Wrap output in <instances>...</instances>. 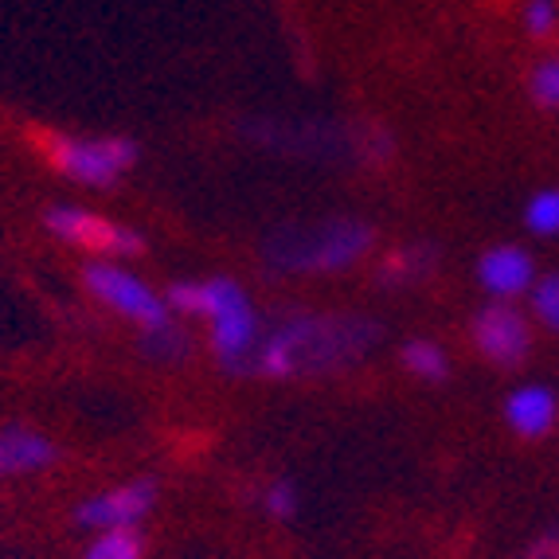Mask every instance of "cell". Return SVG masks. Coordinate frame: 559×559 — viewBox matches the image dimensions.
Returning <instances> with one entry per match:
<instances>
[{
  "instance_id": "5b68a950",
  "label": "cell",
  "mask_w": 559,
  "mask_h": 559,
  "mask_svg": "<svg viewBox=\"0 0 559 559\" xmlns=\"http://www.w3.org/2000/svg\"><path fill=\"white\" fill-rule=\"evenodd\" d=\"M138 141L130 138H51L47 145L51 168L83 188L118 185L138 165Z\"/></svg>"
},
{
  "instance_id": "52a82bcc",
  "label": "cell",
  "mask_w": 559,
  "mask_h": 559,
  "mask_svg": "<svg viewBox=\"0 0 559 559\" xmlns=\"http://www.w3.org/2000/svg\"><path fill=\"white\" fill-rule=\"evenodd\" d=\"M474 348L497 368H521L532 353V321L513 301H489L469 321Z\"/></svg>"
},
{
  "instance_id": "277c9868",
  "label": "cell",
  "mask_w": 559,
  "mask_h": 559,
  "mask_svg": "<svg viewBox=\"0 0 559 559\" xmlns=\"http://www.w3.org/2000/svg\"><path fill=\"white\" fill-rule=\"evenodd\" d=\"M83 286L94 301H103L110 313H118V318H126L130 325H138L141 333H157V329L177 325V313L168 309L165 294H157L145 278L126 271L118 259L86 262Z\"/></svg>"
},
{
  "instance_id": "8fae6325",
  "label": "cell",
  "mask_w": 559,
  "mask_h": 559,
  "mask_svg": "<svg viewBox=\"0 0 559 559\" xmlns=\"http://www.w3.org/2000/svg\"><path fill=\"white\" fill-rule=\"evenodd\" d=\"M559 403L548 388L540 383H524L516 388L509 400H504V423L521 435V439H544L551 427H556Z\"/></svg>"
},
{
  "instance_id": "ac0fdd59",
  "label": "cell",
  "mask_w": 559,
  "mask_h": 559,
  "mask_svg": "<svg viewBox=\"0 0 559 559\" xmlns=\"http://www.w3.org/2000/svg\"><path fill=\"white\" fill-rule=\"evenodd\" d=\"M262 509H266V516H274V521H294V513H298V485L289 481V477L271 481L262 489Z\"/></svg>"
},
{
  "instance_id": "ffe728a7",
  "label": "cell",
  "mask_w": 559,
  "mask_h": 559,
  "mask_svg": "<svg viewBox=\"0 0 559 559\" xmlns=\"http://www.w3.org/2000/svg\"><path fill=\"white\" fill-rule=\"evenodd\" d=\"M521 20H524V32H528V36L544 39L559 28V4L556 0H528Z\"/></svg>"
},
{
  "instance_id": "3957f363",
  "label": "cell",
  "mask_w": 559,
  "mask_h": 559,
  "mask_svg": "<svg viewBox=\"0 0 559 559\" xmlns=\"http://www.w3.org/2000/svg\"><path fill=\"white\" fill-rule=\"evenodd\" d=\"M376 231L353 215H333L325 224L282 227L266 242V266L282 274H341L353 271L372 251Z\"/></svg>"
},
{
  "instance_id": "9c48e42d",
  "label": "cell",
  "mask_w": 559,
  "mask_h": 559,
  "mask_svg": "<svg viewBox=\"0 0 559 559\" xmlns=\"http://www.w3.org/2000/svg\"><path fill=\"white\" fill-rule=\"evenodd\" d=\"M477 282L493 301H516L536 286V262L513 242H501L477 259Z\"/></svg>"
},
{
  "instance_id": "2e32d148",
  "label": "cell",
  "mask_w": 559,
  "mask_h": 559,
  "mask_svg": "<svg viewBox=\"0 0 559 559\" xmlns=\"http://www.w3.org/2000/svg\"><path fill=\"white\" fill-rule=\"evenodd\" d=\"M532 301V318L540 321L548 333L559 336V274H548V278H536L528 294Z\"/></svg>"
},
{
  "instance_id": "4fadbf2b",
  "label": "cell",
  "mask_w": 559,
  "mask_h": 559,
  "mask_svg": "<svg viewBox=\"0 0 559 559\" xmlns=\"http://www.w3.org/2000/svg\"><path fill=\"white\" fill-rule=\"evenodd\" d=\"M83 559H145V536L138 528L94 532L83 548Z\"/></svg>"
},
{
  "instance_id": "6da1fadb",
  "label": "cell",
  "mask_w": 559,
  "mask_h": 559,
  "mask_svg": "<svg viewBox=\"0 0 559 559\" xmlns=\"http://www.w3.org/2000/svg\"><path fill=\"white\" fill-rule=\"evenodd\" d=\"M380 329L364 318H318V313H294L278 321L271 333H262L254 372L271 380H294L301 372H329L336 364L356 360L372 348Z\"/></svg>"
},
{
  "instance_id": "30bf717a",
  "label": "cell",
  "mask_w": 559,
  "mask_h": 559,
  "mask_svg": "<svg viewBox=\"0 0 559 559\" xmlns=\"http://www.w3.org/2000/svg\"><path fill=\"white\" fill-rule=\"evenodd\" d=\"M56 462H59V447L39 427H28V423L0 427V481L44 474Z\"/></svg>"
},
{
  "instance_id": "8992f818",
  "label": "cell",
  "mask_w": 559,
  "mask_h": 559,
  "mask_svg": "<svg viewBox=\"0 0 559 559\" xmlns=\"http://www.w3.org/2000/svg\"><path fill=\"white\" fill-rule=\"evenodd\" d=\"M44 227L67 247L91 251L98 259H138L145 254V235L138 227L114 224L110 215L79 204H56L44 212Z\"/></svg>"
},
{
  "instance_id": "e0dca14e",
  "label": "cell",
  "mask_w": 559,
  "mask_h": 559,
  "mask_svg": "<svg viewBox=\"0 0 559 559\" xmlns=\"http://www.w3.org/2000/svg\"><path fill=\"white\" fill-rule=\"evenodd\" d=\"M528 91L540 106L559 110V56H548V59H540V63L532 67Z\"/></svg>"
},
{
  "instance_id": "44dd1931",
  "label": "cell",
  "mask_w": 559,
  "mask_h": 559,
  "mask_svg": "<svg viewBox=\"0 0 559 559\" xmlns=\"http://www.w3.org/2000/svg\"><path fill=\"white\" fill-rule=\"evenodd\" d=\"M528 559H559V540H544L528 551Z\"/></svg>"
},
{
  "instance_id": "7c38bea8",
  "label": "cell",
  "mask_w": 559,
  "mask_h": 559,
  "mask_svg": "<svg viewBox=\"0 0 559 559\" xmlns=\"http://www.w3.org/2000/svg\"><path fill=\"white\" fill-rule=\"evenodd\" d=\"M403 368L411 376H419V380H447L450 376V356L439 341H427V336H415L403 345Z\"/></svg>"
},
{
  "instance_id": "d6986e66",
  "label": "cell",
  "mask_w": 559,
  "mask_h": 559,
  "mask_svg": "<svg viewBox=\"0 0 559 559\" xmlns=\"http://www.w3.org/2000/svg\"><path fill=\"white\" fill-rule=\"evenodd\" d=\"M141 341H145V353L153 360H180V356H188V336L177 325L157 329V333H141Z\"/></svg>"
},
{
  "instance_id": "7a4b0ae2",
  "label": "cell",
  "mask_w": 559,
  "mask_h": 559,
  "mask_svg": "<svg viewBox=\"0 0 559 559\" xmlns=\"http://www.w3.org/2000/svg\"><path fill=\"white\" fill-rule=\"evenodd\" d=\"M165 301L173 313L207 321V345H212L219 368L231 376L254 372V356L262 345V325L254 313L251 294L235 278L219 274V278H200V282H173L165 289Z\"/></svg>"
},
{
  "instance_id": "9a60e30c",
  "label": "cell",
  "mask_w": 559,
  "mask_h": 559,
  "mask_svg": "<svg viewBox=\"0 0 559 559\" xmlns=\"http://www.w3.org/2000/svg\"><path fill=\"white\" fill-rule=\"evenodd\" d=\"M430 262H435V254H430L427 247H407V251H395L392 259L380 266V282L395 286V282L423 278V274L430 271Z\"/></svg>"
},
{
  "instance_id": "5bb4252c",
  "label": "cell",
  "mask_w": 559,
  "mask_h": 559,
  "mask_svg": "<svg viewBox=\"0 0 559 559\" xmlns=\"http://www.w3.org/2000/svg\"><path fill=\"white\" fill-rule=\"evenodd\" d=\"M524 224H528L532 235H559V188H540L536 197L524 204Z\"/></svg>"
},
{
  "instance_id": "ba28073f",
  "label": "cell",
  "mask_w": 559,
  "mask_h": 559,
  "mask_svg": "<svg viewBox=\"0 0 559 559\" xmlns=\"http://www.w3.org/2000/svg\"><path fill=\"white\" fill-rule=\"evenodd\" d=\"M157 504V481L153 477H130V481L110 485L103 493H91L75 504V524L86 532L106 528H138Z\"/></svg>"
}]
</instances>
